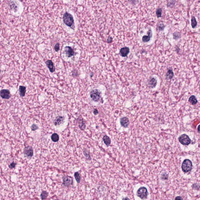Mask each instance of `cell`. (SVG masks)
Wrapping results in <instances>:
<instances>
[{
    "mask_svg": "<svg viewBox=\"0 0 200 200\" xmlns=\"http://www.w3.org/2000/svg\"><path fill=\"white\" fill-rule=\"evenodd\" d=\"M63 22L68 26L71 27L74 24V20L72 15L67 12L65 13L63 17Z\"/></svg>",
    "mask_w": 200,
    "mask_h": 200,
    "instance_id": "1",
    "label": "cell"
},
{
    "mask_svg": "<svg viewBox=\"0 0 200 200\" xmlns=\"http://www.w3.org/2000/svg\"><path fill=\"white\" fill-rule=\"evenodd\" d=\"M182 169L185 173L190 172L192 168V163L190 160L186 159L183 161L182 165Z\"/></svg>",
    "mask_w": 200,
    "mask_h": 200,
    "instance_id": "2",
    "label": "cell"
},
{
    "mask_svg": "<svg viewBox=\"0 0 200 200\" xmlns=\"http://www.w3.org/2000/svg\"><path fill=\"white\" fill-rule=\"evenodd\" d=\"M100 94L101 93L98 90H93L90 93L91 98L95 102H98L100 100Z\"/></svg>",
    "mask_w": 200,
    "mask_h": 200,
    "instance_id": "3",
    "label": "cell"
},
{
    "mask_svg": "<svg viewBox=\"0 0 200 200\" xmlns=\"http://www.w3.org/2000/svg\"><path fill=\"white\" fill-rule=\"evenodd\" d=\"M137 194L138 196L142 199H146L148 195L147 189L144 187L140 188L137 191Z\"/></svg>",
    "mask_w": 200,
    "mask_h": 200,
    "instance_id": "4",
    "label": "cell"
},
{
    "mask_svg": "<svg viewBox=\"0 0 200 200\" xmlns=\"http://www.w3.org/2000/svg\"><path fill=\"white\" fill-rule=\"evenodd\" d=\"M179 142L183 145H188L191 143V140L189 136L185 134L181 135L179 138Z\"/></svg>",
    "mask_w": 200,
    "mask_h": 200,
    "instance_id": "5",
    "label": "cell"
},
{
    "mask_svg": "<svg viewBox=\"0 0 200 200\" xmlns=\"http://www.w3.org/2000/svg\"><path fill=\"white\" fill-rule=\"evenodd\" d=\"M33 149L32 147H26L24 149V154L28 158H31L33 156Z\"/></svg>",
    "mask_w": 200,
    "mask_h": 200,
    "instance_id": "6",
    "label": "cell"
},
{
    "mask_svg": "<svg viewBox=\"0 0 200 200\" xmlns=\"http://www.w3.org/2000/svg\"><path fill=\"white\" fill-rule=\"evenodd\" d=\"M0 96L4 99H9L11 97L10 91L7 89H3L0 91Z\"/></svg>",
    "mask_w": 200,
    "mask_h": 200,
    "instance_id": "7",
    "label": "cell"
},
{
    "mask_svg": "<svg viewBox=\"0 0 200 200\" xmlns=\"http://www.w3.org/2000/svg\"><path fill=\"white\" fill-rule=\"evenodd\" d=\"M65 53L68 57L70 58L74 55V52L72 47L70 46L65 47Z\"/></svg>",
    "mask_w": 200,
    "mask_h": 200,
    "instance_id": "8",
    "label": "cell"
},
{
    "mask_svg": "<svg viewBox=\"0 0 200 200\" xmlns=\"http://www.w3.org/2000/svg\"><path fill=\"white\" fill-rule=\"evenodd\" d=\"M73 183V179L72 178L68 176L65 177L63 178V184L64 186L68 187Z\"/></svg>",
    "mask_w": 200,
    "mask_h": 200,
    "instance_id": "9",
    "label": "cell"
},
{
    "mask_svg": "<svg viewBox=\"0 0 200 200\" xmlns=\"http://www.w3.org/2000/svg\"><path fill=\"white\" fill-rule=\"evenodd\" d=\"M45 63L50 72H51V73H53L55 72V67L54 66V63L52 60H49L45 62Z\"/></svg>",
    "mask_w": 200,
    "mask_h": 200,
    "instance_id": "10",
    "label": "cell"
},
{
    "mask_svg": "<svg viewBox=\"0 0 200 200\" xmlns=\"http://www.w3.org/2000/svg\"><path fill=\"white\" fill-rule=\"evenodd\" d=\"M129 51H130V50L128 47H123L120 50V54L122 57H125L128 56L129 53Z\"/></svg>",
    "mask_w": 200,
    "mask_h": 200,
    "instance_id": "11",
    "label": "cell"
},
{
    "mask_svg": "<svg viewBox=\"0 0 200 200\" xmlns=\"http://www.w3.org/2000/svg\"><path fill=\"white\" fill-rule=\"evenodd\" d=\"M120 122L121 125L124 128L128 127L129 124V121L128 118L126 117L121 118Z\"/></svg>",
    "mask_w": 200,
    "mask_h": 200,
    "instance_id": "12",
    "label": "cell"
},
{
    "mask_svg": "<svg viewBox=\"0 0 200 200\" xmlns=\"http://www.w3.org/2000/svg\"><path fill=\"white\" fill-rule=\"evenodd\" d=\"M147 34H148V36L145 35L143 36V37H142V41L144 42H149L150 39H151L152 36V32L151 29H149L148 32H147Z\"/></svg>",
    "mask_w": 200,
    "mask_h": 200,
    "instance_id": "13",
    "label": "cell"
},
{
    "mask_svg": "<svg viewBox=\"0 0 200 200\" xmlns=\"http://www.w3.org/2000/svg\"><path fill=\"white\" fill-rule=\"evenodd\" d=\"M64 120V118L63 117H58L56 118L55 120L54 121V124H55V126L60 125L63 122Z\"/></svg>",
    "mask_w": 200,
    "mask_h": 200,
    "instance_id": "14",
    "label": "cell"
},
{
    "mask_svg": "<svg viewBox=\"0 0 200 200\" xmlns=\"http://www.w3.org/2000/svg\"><path fill=\"white\" fill-rule=\"evenodd\" d=\"M19 93L20 96L24 97L25 96L26 92V87L23 86H20L19 87Z\"/></svg>",
    "mask_w": 200,
    "mask_h": 200,
    "instance_id": "15",
    "label": "cell"
},
{
    "mask_svg": "<svg viewBox=\"0 0 200 200\" xmlns=\"http://www.w3.org/2000/svg\"><path fill=\"white\" fill-rule=\"evenodd\" d=\"M157 81L156 79L154 78H152L150 79L149 82V84L150 87L152 88H155L156 86Z\"/></svg>",
    "mask_w": 200,
    "mask_h": 200,
    "instance_id": "16",
    "label": "cell"
},
{
    "mask_svg": "<svg viewBox=\"0 0 200 200\" xmlns=\"http://www.w3.org/2000/svg\"><path fill=\"white\" fill-rule=\"evenodd\" d=\"M189 102L192 105H195L197 103V100L196 97L194 95H192L189 99Z\"/></svg>",
    "mask_w": 200,
    "mask_h": 200,
    "instance_id": "17",
    "label": "cell"
},
{
    "mask_svg": "<svg viewBox=\"0 0 200 200\" xmlns=\"http://www.w3.org/2000/svg\"><path fill=\"white\" fill-rule=\"evenodd\" d=\"M103 140L104 141V144L107 145V146H109L111 144V140L110 138L106 136L105 135L104 136L103 138Z\"/></svg>",
    "mask_w": 200,
    "mask_h": 200,
    "instance_id": "18",
    "label": "cell"
},
{
    "mask_svg": "<svg viewBox=\"0 0 200 200\" xmlns=\"http://www.w3.org/2000/svg\"><path fill=\"white\" fill-rule=\"evenodd\" d=\"M174 72L172 69H169L167 73L166 77L168 79H170L174 76Z\"/></svg>",
    "mask_w": 200,
    "mask_h": 200,
    "instance_id": "19",
    "label": "cell"
},
{
    "mask_svg": "<svg viewBox=\"0 0 200 200\" xmlns=\"http://www.w3.org/2000/svg\"><path fill=\"white\" fill-rule=\"evenodd\" d=\"M51 139L53 142H57L59 140V136L57 133H54L51 136Z\"/></svg>",
    "mask_w": 200,
    "mask_h": 200,
    "instance_id": "20",
    "label": "cell"
},
{
    "mask_svg": "<svg viewBox=\"0 0 200 200\" xmlns=\"http://www.w3.org/2000/svg\"><path fill=\"white\" fill-rule=\"evenodd\" d=\"M197 23L196 20L195 19V17L192 16L191 19V25H192V28H195L197 26Z\"/></svg>",
    "mask_w": 200,
    "mask_h": 200,
    "instance_id": "21",
    "label": "cell"
},
{
    "mask_svg": "<svg viewBox=\"0 0 200 200\" xmlns=\"http://www.w3.org/2000/svg\"><path fill=\"white\" fill-rule=\"evenodd\" d=\"M79 123V127L82 130H84V129H85V128H86V125H85V123L84 122L83 120L82 119V120L80 119Z\"/></svg>",
    "mask_w": 200,
    "mask_h": 200,
    "instance_id": "22",
    "label": "cell"
},
{
    "mask_svg": "<svg viewBox=\"0 0 200 200\" xmlns=\"http://www.w3.org/2000/svg\"><path fill=\"white\" fill-rule=\"evenodd\" d=\"M48 194L47 192L45 191H43L40 195V197L43 200V199L46 198L48 196Z\"/></svg>",
    "mask_w": 200,
    "mask_h": 200,
    "instance_id": "23",
    "label": "cell"
},
{
    "mask_svg": "<svg viewBox=\"0 0 200 200\" xmlns=\"http://www.w3.org/2000/svg\"><path fill=\"white\" fill-rule=\"evenodd\" d=\"M75 178L76 179V180L78 183H79L80 181L81 177L79 175V173L78 172H76L74 174Z\"/></svg>",
    "mask_w": 200,
    "mask_h": 200,
    "instance_id": "24",
    "label": "cell"
},
{
    "mask_svg": "<svg viewBox=\"0 0 200 200\" xmlns=\"http://www.w3.org/2000/svg\"><path fill=\"white\" fill-rule=\"evenodd\" d=\"M162 11L161 8H158L157 9L156 11V15L158 18L161 17L162 15Z\"/></svg>",
    "mask_w": 200,
    "mask_h": 200,
    "instance_id": "25",
    "label": "cell"
},
{
    "mask_svg": "<svg viewBox=\"0 0 200 200\" xmlns=\"http://www.w3.org/2000/svg\"><path fill=\"white\" fill-rule=\"evenodd\" d=\"M165 27V26L164 24H163V23L160 24L158 26V29L160 31L163 30V29H164Z\"/></svg>",
    "mask_w": 200,
    "mask_h": 200,
    "instance_id": "26",
    "label": "cell"
},
{
    "mask_svg": "<svg viewBox=\"0 0 200 200\" xmlns=\"http://www.w3.org/2000/svg\"><path fill=\"white\" fill-rule=\"evenodd\" d=\"M175 3V0H169V2H168V7H172L174 6Z\"/></svg>",
    "mask_w": 200,
    "mask_h": 200,
    "instance_id": "27",
    "label": "cell"
},
{
    "mask_svg": "<svg viewBox=\"0 0 200 200\" xmlns=\"http://www.w3.org/2000/svg\"><path fill=\"white\" fill-rule=\"evenodd\" d=\"M181 36V35L178 33H175L174 34V39H178L179 38H180Z\"/></svg>",
    "mask_w": 200,
    "mask_h": 200,
    "instance_id": "28",
    "label": "cell"
},
{
    "mask_svg": "<svg viewBox=\"0 0 200 200\" xmlns=\"http://www.w3.org/2000/svg\"><path fill=\"white\" fill-rule=\"evenodd\" d=\"M31 129L33 131H36V130H37V129H38V126L37 125H36V124H33L31 126Z\"/></svg>",
    "mask_w": 200,
    "mask_h": 200,
    "instance_id": "29",
    "label": "cell"
},
{
    "mask_svg": "<svg viewBox=\"0 0 200 200\" xmlns=\"http://www.w3.org/2000/svg\"><path fill=\"white\" fill-rule=\"evenodd\" d=\"M60 44L58 43H57L54 46V50L56 52H58L60 50Z\"/></svg>",
    "mask_w": 200,
    "mask_h": 200,
    "instance_id": "30",
    "label": "cell"
},
{
    "mask_svg": "<svg viewBox=\"0 0 200 200\" xmlns=\"http://www.w3.org/2000/svg\"><path fill=\"white\" fill-rule=\"evenodd\" d=\"M16 165V163H15L14 162H13L10 165H9V167L10 169H13V168H15Z\"/></svg>",
    "mask_w": 200,
    "mask_h": 200,
    "instance_id": "31",
    "label": "cell"
},
{
    "mask_svg": "<svg viewBox=\"0 0 200 200\" xmlns=\"http://www.w3.org/2000/svg\"><path fill=\"white\" fill-rule=\"evenodd\" d=\"M129 1L132 4H134L137 2L138 0H129Z\"/></svg>",
    "mask_w": 200,
    "mask_h": 200,
    "instance_id": "32",
    "label": "cell"
},
{
    "mask_svg": "<svg viewBox=\"0 0 200 200\" xmlns=\"http://www.w3.org/2000/svg\"><path fill=\"white\" fill-rule=\"evenodd\" d=\"M112 41V38L111 37H109V38L107 39V42L109 43H111Z\"/></svg>",
    "mask_w": 200,
    "mask_h": 200,
    "instance_id": "33",
    "label": "cell"
},
{
    "mask_svg": "<svg viewBox=\"0 0 200 200\" xmlns=\"http://www.w3.org/2000/svg\"><path fill=\"white\" fill-rule=\"evenodd\" d=\"M94 113L95 115H97L98 113V111L97 109H95L94 111Z\"/></svg>",
    "mask_w": 200,
    "mask_h": 200,
    "instance_id": "34",
    "label": "cell"
},
{
    "mask_svg": "<svg viewBox=\"0 0 200 200\" xmlns=\"http://www.w3.org/2000/svg\"><path fill=\"white\" fill-rule=\"evenodd\" d=\"M176 199H182V198L180 197H176Z\"/></svg>",
    "mask_w": 200,
    "mask_h": 200,
    "instance_id": "35",
    "label": "cell"
},
{
    "mask_svg": "<svg viewBox=\"0 0 200 200\" xmlns=\"http://www.w3.org/2000/svg\"><path fill=\"white\" fill-rule=\"evenodd\" d=\"M0 25H1V22L0 21Z\"/></svg>",
    "mask_w": 200,
    "mask_h": 200,
    "instance_id": "36",
    "label": "cell"
},
{
    "mask_svg": "<svg viewBox=\"0 0 200 200\" xmlns=\"http://www.w3.org/2000/svg\"><path fill=\"white\" fill-rule=\"evenodd\" d=\"M0 72H1V70H0Z\"/></svg>",
    "mask_w": 200,
    "mask_h": 200,
    "instance_id": "37",
    "label": "cell"
}]
</instances>
